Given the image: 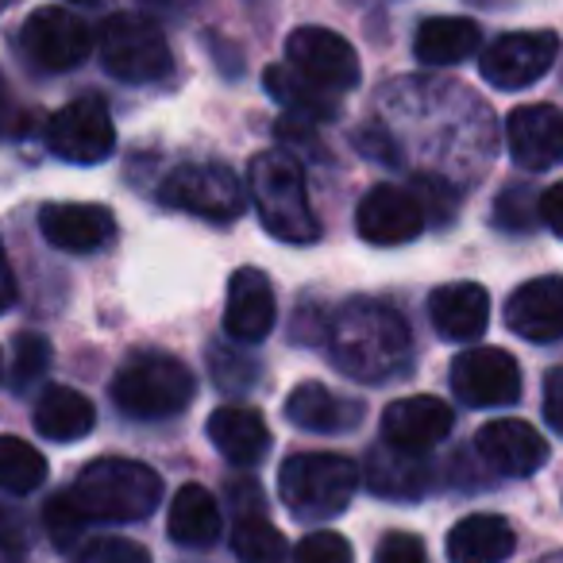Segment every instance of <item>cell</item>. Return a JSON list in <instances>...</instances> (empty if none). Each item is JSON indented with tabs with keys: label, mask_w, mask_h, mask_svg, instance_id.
I'll return each instance as SVG.
<instances>
[{
	"label": "cell",
	"mask_w": 563,
	"mask_h": 563,
	"mask_svg": "<svg viewBox=\"0 0 563 563\" xmlns=\"http://www.w3.org/2000/svg\"><path fill=\"white\" fill-rule=\"evenodd\" d=\"M324 347L332 363L360 383H390L413 360L406 321L390 306L371 298H352L332 313Z\"/></svg>",
	"instance_id": "6da1fadb"
},
{
	"label": "cell",
	"mask_w": 563,
	"mask_h": 563,
	"mask_svg": "<svg viewBox=\"0 0 563 563\" xmlns=\"http://www.w3.org/2000/svg\"><path fill=\"white\" fill-rule=\"evenodd\" d=\"M251 201L274 240L313 243L321 235V220L309 201L306 166L294 151H258L251 158Z\"/></svg>",
	"instance_id": "7a4b0ae2"
},
{
	"label": "cell",
	"mask_w": 563,
	"mask_h": 563,
	"mask_svg": "<svg viewBox=\"0 0 563 563\" xmlns=\"http://www.w3.org/2000/svg\"><path fill=\"white\" fill-rule=\"evenodd\" d=\"M70 498L86 521H143L163 501V478L140 460H93L74 478Z\"/></svg>",
	"instance_id": "3957f363"
},
{
	"label": "cell",
	"mask_w": 563,
	"mask_h": 563,
	"mask_svg": "<svg viewBox=\"0 0 563 563\" xmlns=\"http://www.w3.org/2000/svg\"><path fill=\"white\" fill-rule=\"evenodd\" d=\"M194 375L181 360L163 352H140L112 378V401L124 417L135 421H163L178 417L194 401Z\"/></svg>",
	"instance_id": "277c9868"
},
{
	"label": "cell",
	"mask_w": 563,
	"mask_h": 563,
	"mask_svg": "<svg viewBox=\"0 0 563 563\" xmlns=\"http://www.w3.org/2000/svg\"><path fill=\"white\" fill-rule=\"evenodd\" d=\"M360 486V467L347 455L336 452H298L282 463L278 490L282 501L301 521H329L352 506V494Z\"/></svg>",
	"instance_id": "5b68a950"
},
{
	"label": "cell",
	"mask_w": 563,
	"mask_h": 563,
	"mask_svg": "<svg viewBox=\"0 0 563 563\" xmlns=\"http://www.w3.org/2000/svg\"><path fill=\"white\" fill-rule=\"evenodd\" d=\"M97 51H101L104 70L128 86H147V81L166 78L174 63L163 27L135 12H117L104 20L97 32Z\"/></svg>",
	"instance_id": "8992f818"
},
{
	"label": "cell",
	"mask_w": 563,
	"mask_h": 563,
	"mask_svg": "<svg viewBox=\"0 0 563 563\" xmlns=\"http://www.w3.org/2000/svg\"><path fill=\"white\" fill-rule=\"evenodd\" d=\"M163 201L205 220H235L243 212V186L232 166L189 163L163 181Z\"/></svg>",
	"instance_id": "52a82bcc"
},
{
	"label": "cell",
	"mask_w": 563,
	"mask_h": 563,
	"mask_svg": "<svg viewBox=\"0 0 563 563\" xmlns=\"http://www.w3.org/2000/svg\"><path fill=\"white\" fill-rule=\"evenodd\" d=\"M47 147L58 158L78 166L104 163L112 155V147H117V128H112L109 104L101 97H78V101L63 104L47 120Z\"/></svg>",
	"instance_id": "ba28073f"
},
{
	"label": "cell",
	"mask_w": 563,
	"mask_h": 563,
	"mask_svg": "<svg viewBox=\"0 0 563 563\" xmlns=\"http://www.w3.org/2000/svg\"><path fill=\"white\" fill-rule=\"evenodd\" d=\"M452 390L471 409L514 406L521 398V367L501 347H467L452 360Z\"/></svg>",
	"instance_id": "9c48e42d"
},
{
	"label": "cell",
	"mask_w": 563,
	"mask_h": 563,
	"mask_svg": "<svg viewBox=\"0 0 563 563\" xmlns=\"http://www.w3.org/2000/svg\"><path fill=\"white\" fill-rule=\"evenodd\" d=\"M20 43H24V55L32 58L40 70L66 74L89 58V51H93V32H89L86 20L74 16L70 9H40L27 16Z\"/></svg>",
	"instance_id": "30bf717a"
},
{
	"label": "cell",
	"mask_w": 563,
	"mask_h": 563,
	"mask_svg": "<svg viewBox=\"0 0 563 563\" xmlns=\"http://www.w3.org/2000/svg\"><path fill=\"white\" fill-rule=\"evenodd\" d=\"M286 58L294 70L324 86L329 93L360 86V55L344 35L329 32V27H298L286 40Z\"/></svg>",
	"instance_id": "8fae6325"
},
{
	"label": "cell",
	"mask_w": 563,
	"mask_h": 563,
	"mask_svg": "<svg viewBox=\"0 0 563 563\" xmlns=\"http://www.w3.org/2000/svg\"><path fill=\"white\" fill-rule=\"evenodd\" d=\"M560 40L552 32H509L483 51V78L494 89H525L552 70Z\"/></svg>",
	"instance_id": "7c38bea8"
},
{
	"label": "cell",
	"mask_w": 563,
	"mask_h": 563,
	"mask_svg": "<svg viewBox=\"0 0 563 563\" xmlns=\"http://www.w3.org/2000/svg\"><path fill=\"white\" fill-rule=\"evenodd\" d=\"M355 228L375 247H398L424 232V209L417 194L401 186H375L355 209Z\"/></svg>",
	"instance_id": "4fadbf2b"
},
{
	"label": "cell",
	"mask_w": 563,
	"mask_h": 563,
	"mask_svg": "<svg viewBox=\"0 0 563 563\" xmlns=\"http://www.w3.org/2000/svg\"><path fill=\"white\" fill-rule=\"evenodd\" d=\"M475 448L486 467H494L506 478H529L548 463V440L529 421H517V417L483 424Z\"/></svg>",
	"instance_id": "5bb4252c"
},
{
	"label": "cell",
	"mask_w": 563,
	"mask_h": 563,
	"mask_svg": "<svg viewBox=\"0 0 563 563\" xmlns=\"http://www.w3.org/2000/svg\"><path fill=\"white\" fill-rule=\"evenodd\" d=\"M278 317V301H274L271 278L255 266H243L228 282L224 298V332L235 344H263L274 329Z\"/></svg>",
	"instance_id": "9a60e30c"
},
{
	"label": "cell",
	"mask_w": 563,
	"mask_h": 563,
	"mask_svg": "<svg viewBox=\"0 0 563 563\" xmlns=\"http://www.w3.org/2000/svg\"><path fill=\"white\" fill-rule=\"evenodd\" d=\"M509 155L525 170H552L563 163V112L555 104H521L506 120Z\"/></svg>",
	"instance_id": "2e32d148"
},
{
	"label": "cell",
	"mask_w": 563,
	"mask_h": 563,
	"mask_svg": "<svg viewBox=\"0 0 563 563\" xmlns=\"http://www.w3.org/2000/svg\"><path fill=\"white\" fill-rule=\"evenodd\" d=\"M506 324L521 340L532 344H552L563 336V278L548 274V278H532L517 286L506 301Z\"/></svg>",
	"instance_id": "e0dca14e"
},
{
	"label": "cell",
	"mask_w": 563,
	"mask_h": 563,
	"mask_svg": "<svg viewBox=\"0 0 563 563\" xmlns=\"http://www.w3.org/2000/svg\"><path fill=\"white\" fill-rule=\"evenodd\" d=\"M455 413L448 401L432 398V394H417V398H398L386 406L383 413V437L386 444L406 448V452H429L452 432Z\"/></svg>",
	"instance_id": "ac0fdd59"
},
{
	"label": "cell",
	"mask_w": 563,
	"mask_h": 563,
	"mask_svg": "<svg viewBox=\"0 0 563 563\" xmlns=\"http://www.w3.org/2000/svg\"><path fill=\"white\" fill-rule=\"evenodd\" d=\"M40 232L47 243H55L58 251H74V255H86L97 251L112 240L117 224H112V212L104 205H81V201H58L43 205L40 212Z\"/></svg>",
	"instance_id": "d6986e66"
},
{
	"label": "cell",
	"mask_w": 563,
	"mask_h": 563,
	"mask_svg": "<svg viewBox=\"0 0 563 563\" xmlns=\"http://www.w3.org/2000/svg\"><path fill=\"white\" fill-rule=\"evenodd\" d=\"M363 478L378 498L390 501H417L432 486V463L424 452H406L394 444H375L363 460Z\"/></svg>",
	"instance_id": "ffe728a7"
},
{
	"label": "cell",
	"mask_w": 563,
	"mask_h": 563,
	"mask_svg": "<svg viewBox=\"0 0 563 563\" xmlns=\"http://www.w3.org/2000/svg\"><path fill=\"white\" fill-rule=\"evenodd\" d=\"M429 321L444 340L471 344L483 336L490 321V294L478 282H448L429 294Z\"/></svg>",
	"instance_id": "44dd1931"
},
{
	"label": "cell",
	"mask_w": 563,
	"mask_h": 563,
	"mask_svg": "<svg viewBox=\"0 0 563 563\" xmlns=\"http://www.w3.org/2000/svg\"><path fill=\"white\" fill-rule=\"evenodd\" d=\"M209 440L232 467H255L271 448V429L251 406H220L209 417Z\"/></svg>",
	"instance_id": "7402d4cb"
},
{
	"label": "cell",
	"mask_w": 563,
	"mask_h": 563,
	"mask_svg": "<svg viewBox=\"0 0 563 563\" xmlns=\"http://www.w3.org/2000/svg\"><path fill=\"white\" fill-rule=\"evenodd\" d=\"M517 548V532L498 514H471L448 532V560L452 563H501Z\"/></svg>",
	"instance_id": "603a6c76"
},
{
	"label": "cell",
	"mask_w": 563,
	"mask_h": 563,
	"mask_svg": "<svg viewBox=\"0 0 563 563\" xmlns=\"http://www.w3.org/2000/svg\"><path fill=\"white\" fill-rule=\"evenodd\" d=\"M286 421L298 424L306 432H347L352 424H360L363 409L360 401H347L340 394H332L321 383H301L286 398Z\"/></svg>",
	"instance_id": "cb8c5ba5"
},
{
	"label": "cell",
	"mask_w": 563,
	"mask_h": 563,
	"mask_svg": "<svg viewBox=\"0 0 563 563\" xmlns=\"http://www.w3.org/2000/svg\"><path fill=\"white\" fill-rule=\"evenodd\" d=\"M97 424V409L86 394L74 386H47L35 401V432L55 444H74V440L89 437Z\"/></svg>",
	"instance_id": "d4e9b609"
},
{
	"label": "cell",
	"mask_w": 563,
	"mask_h": 563,
	"mask_svg": "<svg viewBox=\"0 0 563 563\" xmlns=\"http://www.w3.org/2000/svg\"><path fill=\"white\" fill-rule=\"evenodd\" d=\"M266 93L290 112V120H301V124H324V120H336L340 104L336 93H329L324 86L309 81L306 74H298L294 66H271L263 74Z\"/></svg>",
	"instance_id": "484cf974"
},
{
	"label": "cell",
	"mask_w": 563,
	"mask_h": 563,
	"mask_svg": "<svg viewBox=\"0 0 563 563\" xmlns=\"http://www.w3.org/2000/svg\"><path fill=\"white\" fill-rule=\"evenodd\" d=\"M224 532L220 506L205 486L186 483L170 498V540L181 548H209Z\"/></svg>",
	"instance_id": "4316f807"
},
{
	"label": "cell",
	"mask_w": 563,
	"mask_h": 563,
	"mask_svg": "<svg viewBox=\"0 0 563 563\" xmlns=\"http://www.w3.org/2000/svg\"><path fill=\"white\" fill-rule=\"evenodd\" d=\"M483 43L475 20L467 16H432L417 27L413 51L424 66H455L463 58H471Z\"/></svg>",
	"instance_id": "83f0119b"
},
{
	"label": "cell",
	"mask_w": 563,
	"mask_h": 563,
	"mask_svg": "<svg viewBox=\"0 0 563 563\" xmlns=\"http://www.w3.org/2000/svg\"><path fill=\"white\" fill-rule=\"evenodd\" d=\"M232 552L240 563H290V544H286V537L263 514L235 517Z\"/></svg>",
	"instance_id": "f1b7e54d"
},
{
	"label": "cell",
	"mask_w": 563,
	"mask_h": 563,
	"mask_svg": "<svg viewBox=\"0 0 563 563\" xmlns=\"http://www.w3.org/2000/svg\"><path fill=\"white\" fill-rule=\"evenodd\" d=\"M47 478V460L40 448L20 437H0V490L4 494H32Z\"/></svg>",
	"instance_id": "f546056e"
},
{
	"label": "cell",
	"mask_w": 563,
	"mask_h": 563,
	"mask_svg": "<svg viewBox=\"0 0 563 563\" xmlns=\"http://www.w3.org/2000/svg\"><path fill=\"white\" fill-rule=\"evenodd\" d=\"M43 529H47L51 544L63 548V552H70V548L78 544L81 529H86V514H81L78 501L70 498V490L55 494V498L43 506Z\"/></svg>",
	"instance_id": "4dcf8cb0"
},
{
	"label": "cell",
	"mask_w": 563,
	"mask_h": 563,
	"mask_svg": "<svg viewBox=\"0 0 563 563\" xmlns=\"http://www.w3.org/2000/svg\"><path fill=\"white\" fill-rule=\"evenodd\" d=\"M51 367V344L40 332H24L16 340V355H12V390L24 394L27 386H35Z\"/></svg>",
	"instance_id": "1f68e13d"
},
{
	"label": "cell",
	"mask_w": 563,
	"mask_h": 563,
	"mask_svg": "<svg viewBox=\"0 0 563 563\" xmlns=\"http://www.w3.org/2000/svg\"><path fill=\"white\" fill-rule=\"evenodd\" d=\"M70 563H151V552L128 537H97L81 544Z\"/></svg>",
	"instance_id": "d6a6232c"
},
{
	"label": "cell",
	"mask_w": 563,
	"mask_h": 563,
	"mask_svg": "<svg viewBox=\"0 0 563 563\" xmlns=\"http://www.w3.org/2000/svg\"><path fill=\"white\" fill-rule=\"evenodd\" d=\"M294 563H355L352 544H347L340 532L317 529L294 548Z\"/></svg>",
	"instance_id": "836d02e7"
},
{
	"label": "cell",
	"mask_w": 563,
	"mask_h": 563,
	"mask_svg": "<svg viewBox=\"0 0 563 563\" xmlns=\"http://www.w3.org/2000/svg\"><path fill=\"white\" fill-rule=\"evenodd\" d=\"M27 548H32L27 517L16 506H9V501H0V555L20 560V555H27Z\"/></svg>",
	"instance_id": "e575fe53"
},
{
	"label": "cell",
	"mask_w": 563,
	"mask_h": 563,
	"mask_svg": "<svg viewBox=\"0 0 563 563\" xmlns=\"http://www.w3.org/2000/svg\"><path fill=\"white\" fill-rule=\"evenodd\" d=\"M375 563H429V552H424L421 537L394 529V532H386V537L378 540Z\"/></svg>",
	"instance_id": "d590c367"
},
{
	"label": "cell",
	"mask_w": 563,
	"mask_h": 563,
	"mask_svg": "<svg viewBox=\"0 0 563 563\" xmlns=\"http://www.w3.org/2000/svg\"><path fill=\"white\" fill-rule=\"evenodd\" d=\"M537 201L529 197V189L525 186H509L506 194H501V201H498V217H501V224H509V228H529L532 220H537Z\"/></svg>",
	"instance_id": "8d00e7d4"
},
{
	"label": "cell",
	"mask_w": 563,
	"mask_h": 563,
	"mask_svg": "<svg viewBox=\"0 0 563 563\" xmlns=\"http://www.w3.org/2000/svg\"><path fill=\"white\" fill-rule=\"evenodd\" d=\"M228 498H232V506H235V517L263 514V490H258V483H251V478H232V483H228Z\"/></svg>",
	"instance_id": "74e56055"
},
{
	"label": "cell",
	"mask_w": 563,
	"mask_h": 563,
	"mask_svg": "<svg viewBox=\"0 0 563 563\" xmlns=\"http://www.w3.org/2000/svg\"><path fill=\"white\" fill-rule=\"evenodd\" d=\"M544 421L563 432V367L548 371L544 378Z\"/></svg>",
	"instance_id": "f35d334b"
},
{
	"label": "cell",
	"mask_w": 563,
	"mask_h": 563,
	"mask_svg": "<svg viewBox=\"0 0 563 563\" xmlns=\"http://www.w3.org/2000/svg\"><path fill=\"white\" fill-rule=\"evenodd\" d=\"M540 220L552 228L555 235H563V181H555L552 189H544V197L537 201Z\"/></svg>",
	"instance_id": "ab89813d"
},
{
	"label": "cell",
	"mask_w": 563,
	"mask_h": 563,
	"mask_svg": "<svg viewBox=\"0 0 563 563\" xmlns=\"http://www.w3.org/2000/svg\"><path fill=\"white\" fill-rule=\"evenodd\" d=\"M16 124H20V109H16V101H12L9 81H4V74H0V140L16 132Z\"/></svg>",
	"instance_id": "60d3db41"
},
{
	"label": "cell",
	"mask_w": 563,
	"mask_h": 563,
	"mask_svg": "<svg viewBox=\"0 0 563 563\" xmlns=\"http://www.w3.org/2000/svg\"><path fill=\"white\" fill-rule=\"evenodd\" d=\"M12 301H16V274H12L9 255L0 247V313H9Z\"/></svg>",
	"instance_id": "b9f144b4"
},
{
	"label": "cell",
	"mask_w": 563,
	"mask_h": 563,
	"mask_svg": "<svg viewBox=\"0 0 563 563\" xmlns=\"http://www.w3.org/2000/svg\"><path fill=\"white\" fill-rule=\"evenodd\" d=\"M0 563H16V560H9V555H0Z\"/></svg>",
	"instance_id": "7bdbcfd3"
},
{
	"label": "cell",
	"mask_w": 563,
	"mask_h": 563,
	"mask_svg": "<svg viewBox=\"0 0 563 563\" xmlns=\"http://www.w3.org/2000/svg\"><path fill=\"white\" fill-rule=\"evenodd\" d=\"M4 4H9V0H0V9H4Z\"/></svg>",
	"instance_id": "ee69618b"
},
{
	"label": "cell",
	"mask_w": 563,
	"mask_h": 563,
	"mask_svg": "<svg viewBox=\"0 0 563 563\" xmlns=\"http://www.w3.org/2000/svg\"><path fill=\"white\" fill-rule=\"evenodd\" d=\"M74 4H86V0H74Z\"/></svg>",
	"instance_id": "f6af8a7d"
},
{
	"label": "cell",
	"mask_w": 563,
	"mask_h": 563,
	"mask_svg": "<svg viewBox=\"0 0 563 563\" xmlns=\"http://www.w3.org/2000/svg\"><path fill=\"white\" fill-rule=\"evenodd\" d=\"M0 371H4V363H0Z\"/></svg>",
	"instance_id": "bcb514c9"
}]
</instances>
